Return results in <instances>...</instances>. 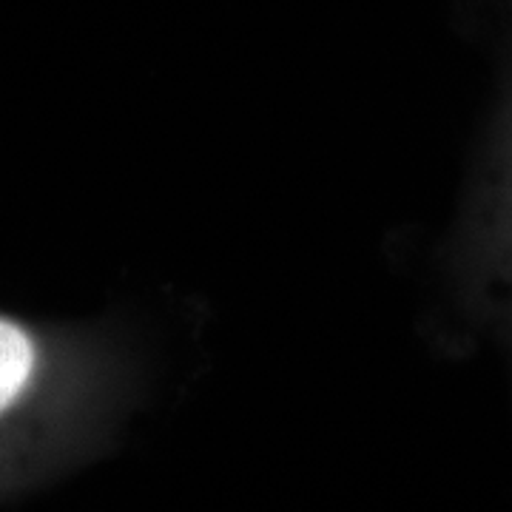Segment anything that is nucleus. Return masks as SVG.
<instances>
[{"label":"nucleus","instance_id":"f257e3e1","mask_svg":"<svg viewBox=\"0 0 512 512\" xmlns=\"http://www.w3.org/2000/svg\"><path fill=\"white\" fill-rule=\"evenodd\" d=\"M35 370V348L32 339L12 322L0 319V410L23 393Z\"/></svg>","mask_w":512,"mask_h":512}]
</instances>
